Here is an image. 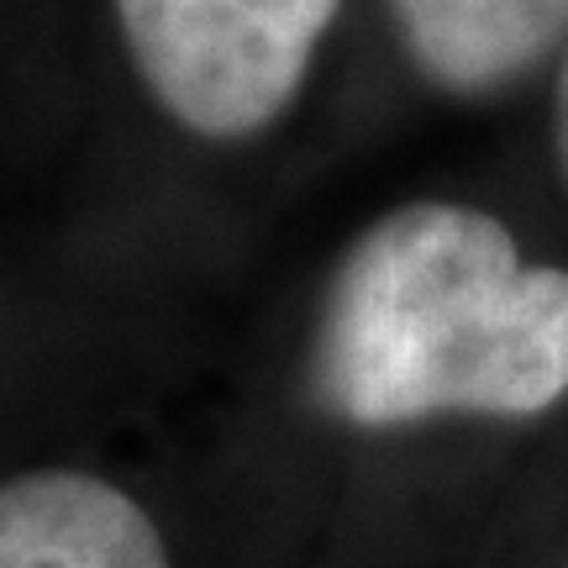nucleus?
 Wrapping results in <instances>:
<instances>
[{
    "instance_id": "obj_5",
    "label": "nucleus",
    "mask_w": 568,
    "mask_h": 568,
    "mask_svg": "<svg viewBox=\"0 0 568 568\" xmlns=\"http://www.w3.org/2000/svg\"><path fill=\"white\" fill-rule=\"evenodd\" d=\"M552 148H558V169L568 184V48L558 63V90H552Z\"/></svg>"
},
{
    "instance_id": "obj_4",
    "label": "nucleus",
    "mask_w": 568,
    "mask_h": 568,
    "mask_svg": "<svg viewBox=\"0 0 568 568\" xmlns=\"http://www.w3.org/2000/svg\"><path fill=\"white\" fill-rule=\"evenodd\" d=\"M410 63L437 90L489 95L568 42V0H389Z\"/></svg>"
},
{
    "instance_id": "obj_1",
    "label": "nucleus",
    "mask_w": 568,
    "mask_h": 568,
    "mask_svg": "<svg viewBox=\"0 0 568 568\" xmlns=\"http://www.w3.org/2000/svg\"><path fill=\"white\" fill-rule=\"evenodd\" d=\"M311 389L353 426L537 416L568 395V268L521 264L489 211L400 205L326 284Z\"/></svg>"
},
{
    "instance_id": "obj_2",
    "label": "nucleus",
    "mask_w": 568,
    "mask_h": 568,
    "mask_svg": "<svg viewBox=\"0 0 568 568\" xmlns=\"http://www.w3.org/2000/svg\"><path fill=\"white\" fill-rule=\"evenodd\" d=\"M343 0H116L153 101L195 138H253L305 84Z\"/></svg>"
},
{
    "instance_id": "obj_3",
    "label": "nucleus",
    "mask_w": 568,
    "mask_h": 568,
    "mask_svg": "<svg viewBox=\"0 0 568 568\" xmlns=\"http://www.w3.org/2000/svg\"><path fill=\"white\" fill-rule=\"evenodd\" d=\"M0 568H174L148 510L74 468L0 485Z\"/></svg>"
}]
</instances>
